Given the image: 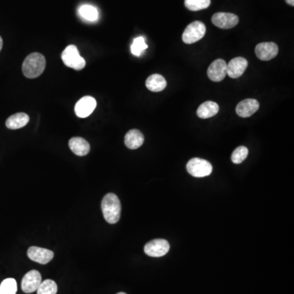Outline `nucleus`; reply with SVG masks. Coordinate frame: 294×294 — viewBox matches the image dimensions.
<instances>
[{"mask_svg":"<svg viewBox=\"0 0 294 294\" xmlns=\"http://www.w3.org/2000/svg\"><path fill=\"white\" fill-rule=\"evenodd\" d=\"M46 59L39 52H33L26 56L22 65V72L26 78L35 79L43 74L45 70Z\"/></svg>","mask_w":294,"mask_h":294,"instance_id":"f257e3e1","label":"nucleus"},{"mask_svg":"<svg viewBox=\"0 0 294 294\" xmlns=\"http://www.w3.org/2000/svg\"><path fill=\"white\" fill-rule=\"evenodd\" d=\"M101 210L108 223H117L121 213V204L118 196L113 193L105 195L101 202Z\"/></svg>","mask_w":294,"mask_h":294,"instance_id":"f03ea898","label":"nucleus"},{"mask_svg":"<svg viewBox=\"0 0 294 294\" xmlns=\"http://www.w3.org/2000/svg\"><path fill=\"white\" fill-rule=\"evenodd\" d=\"M62 59L67 67L76 71H81L86 66L85 60L80 56L77 47L75 45H69L66 47L62 54Z\"/></svg>","mask_w":294,"mask_h":294,"instance_id":"7ed1b4c3","label":"nucleus"},{"mask_svg":"<svg viewBox=\"0 0 294 294\" xmlns=\"http://www.w3.org/2000/svg\"><path fill=\"white\" fill-rule=\"evenodd\" d=\"M206 33V26L203 22H192L187 26L183 34V40L187 44H192L204 38Z\"/></svg>","mask_w":294,"mask_h":294,"instance_id":"20e7f679","label":"nucleus"},{"mask_svg":"<svg viewBox=\"0 0 294 294\" xmlns=\"http://www.w3.org/2000/svg\"><path fill=\"white\" fill-rule=\"evenodd\" d=\"M187 172L195 178L209 176L213 172V166L209 162L200 158H193L187 164Z\"/></svg>","mask_w":294,"mask_h":294,"instance_id":"39448f33","label":"nucleus"},{"mask_svg":"<svg viewBox=\"0 0 294 294\" xmlns=\"http://www.w3.org/2000/svg\"><path fill=\"white\" fill-rule=\"evenodd\" d=\"M170 245L165 240L156 239L150 241L145 245L144 251L146 255L153 258H160L169 251Z\"/></svg>","mask_w":294,"mask_h":294,"instance_id":"423d86ee","label":"nucleus"},{"mask_svg":"<svg viewBox=\"0 0 294 294\" xmlns=\"http://www.w3.org/2000/svg\"><path fill=\"white\" fill-rule=\"evenodd\" d=\"M212 22L218 28L228 30L237 26L239 23L238 16L233 13H217L212 18Z\"/></svg>","mask_w":294,"mask_h":294,"instance_id":"0eeeda50","label":"nucleus"},{"mask_svg":"<svg viewBox=\"0 0 294 294\" xmlns=\"http://www.w3.org/2000/svg\"><path fill=\"white\" fill-rule=\"evenodd\" d=\"M42 283L40 273L35 270L29 271L23 277L22 281V289L26 293L35 292Z\"/></svg>","mask_w":294,"mask_h":294,"instance_id":"6e6552de","label":"nucleus"},{"mask_svg":"<svg viewBox=\"0 0 294 294\" xmlns=\"http://www.w3.org/2000/svg\"><path fill=\"white\" fill-rule=\"evenodd\" d=\"M97 106V101L90 96H85L78 101L75 106V114L80 118H86L92 114Z\"/></svg>","mask_w":294,"mask_h":294,"instance_id":"1a4fd4ad","label":"nucleus"},{"mask_svg":"<svg viewBox=\"0 0 294 294\" xmlns=\"http://www.w3.org/2000/svg\"><path fill=\"white\" fill-rule=\"evenodd\" d=\"M279 47L273 42L261 43L255 47L256 56L262 61H270L278 55Z\"/></svg>","mask_w":294,"mask_h":294,"instance_id":"9d476101","label":"nucleus"},{"mask_svg":"<svg viewBox=\"0 0 294 294\" xmlns=\"http://www.w3.org/2000/svg\"><path fill=\"white\" fill-rule=\"evenodd\" d=\"M27 255H28V258L34 262L44 265L52 261L54 257V253L49 249L32 246L28 249Z\"/></svg>","mask_w":294,"mask_h":294,"instance_id":"9b49d317","label":"nucleus"},{"mask_svg":"<svg viewBox=\"0 0 294 294\" xmlns=\"http://www.w3.org/2000/svg\"><path fill=\"white\" fill-rule=\"evenodd\" d=\"M248 61L244 57L233 58L226 66V73L232 79L241 77L247 69Z\"/></svg>","mask_w":294,"mask_h":294,"instance_id":"f8f14e48","label":"nucleus"},{"mask_svg":"<svg viewBox=\"0 0 294 294\" xmlns=\"http://www.w3.org/2000/svg\"><path fill=\"white\" fill-rule=\"evenodd\" d=\"M226 66L225 61L217 59L211 63L208 69V76L212 81L220 82L224 80L226 73Z\"/></svg>","mask_w":294,"mask_h":294,"instance_id":"ddd939ff","label":"nucleus"},{"mask_svg":"<svg viewBox=\"0 0 294 294\" xmlns=\"http://www.w3.org/2000/svg\"><path fill=\"white\" fill-rule=\"evenodd\" d=\"M260 105L256 99H245L237 106V114L242 118H249L258 111Z\"/></svg>","mask_w":294,"mask_h":294,"instance_id":"4468645a","label":"nucleus"},{"mask_svg":"<svg viewBox=\"0 0 294 294\" xmlns=\"http://www.w3.org/2000/svg\"><path fill=\"white\" fill-rule=\"evenodd\" d=\"M144 135L138 129H132L125 135V144L128 148L136 150L144 143Z\"/></svg>","mask_w":294,"mask_h":294,"instance_id":"2eb2a0df","label":"nucleus"},{"mask_svg":"<svg viewBox=\"0 0 294 294\" xmlns=\"http://www.w3.org/2000/svg\"><path fill=\"white\" fill-rule=\"evenodd\" d=\"M69 146L71 151L78 156H84L90 151V145L83 138H72L69 141Z\"/></svg>","mask_w":294,"mask_h":294,"instance_id":"dca6fc26","label":"nucleus"},{"mask_svg":"<svg viewBox=\"0 0 294 294\" xmlns=\"http://www.w3.org/2000/svg\"><path fill=\"white\" fill-rule=\"evenodd\" d=\"M146 86L151 92H161L167 86V81L161 75L154 74L147 78Z\"/></svg>","mask_w":294,"mask_h":294,"instance_id":"f3484780","label":"nucleus"},{"mask_svg":"<svg viewBox=\"0 0 294 294\" xmlns=\"http://www.w3.org/2000/svg\"><path fill=\"white\" fill-rule=\"evenodd\" d=\"M30 121V117L26 113H17L10 116L6 121V126L8 129L12 130L22 129L25 127Z\"/></svg>","mask_w":294,"mask_h":294,"instance_id":"a211bd4d","label":"nucleus"},{"mask_svg":"<svg viewBox=\"0 0 294 294\" xmlns=\"http://www.w3.org/2000/svg\"><path fill=\"white\" fill-rule=\"evenodd\" d=\"M219 111V105L214 101H208L199 106L197 110V115L200 119H208L216 114Z\"/></svg>","mask_w":294,"mask_h":294,"instance_id":"6ab92c4d","label":"nucleus"},{"mask_svg":"<svg viewBox=\"0 0 294 294\" xmlns=\"http://www.w3.org/2000/svg\"><path fill=\"white\" fill-rule=\"evenodd\" d=\"M79 14L83 19L88 22H96L99 18L98 10L92 5H82L79 9Z\"/></svg>","mask_w":294,"mask_h":294,"instance_id":"aec40b11","label":"nucleus"},{"mask_svg":"<svg viewBox=\"0 0 294 294\" xmlns=\"http://www.w3.org/2000/svg\"><path fill=\"white\" fill-rule=\"evenodd\" d=\"M211 0H185V6L190 11H200L210 6Z\"/></svg>","mask_w":294,"mask_h":294,"instance_id":"412c9836","label":"nucleus"},{"mask_svg":"<svg viewBox=\"0 0 294 294\" xmlns=\"http://www.w3.org/2000/svg\"><path fill=\"white\" fill-rule=\"evenodd\" d=\"M57 285L52 279H46L42 282L37 289V294H56Z\"/></svg>","mask_w":294,"mask_h":294,"instance_id":"4be33fe9","label":"nucleus"},{"mask_svg":"<svg viewBox=\"0 0 294 294\" xmlns=\"http://www.w3.org/2000/svg\"><path fill=\"white\" fill-rule=\"evenodd\" d=\"M148 48L143 37H138L133 40L131 46V52L134 56H140L144 52L145 50Z\"/></svg>","mask_w":294,"mask_h":294,"instance_id":"5701e85b","label":"nucleus"},{"mask_svg":"<svg viewBox=\"0 0 294 294\" xmlns=\"http://www.w3.org/2000/svg\"><path fill=\"white\" fill-rule=\"evenodd\" d=\"M18 285L15 279L9 278L0 284V294H16Z\"/></svg>","mask_w":294,"mask_h":294,"instance_id":"b1692460","label":"nucleus"},{"mask_svg":"<svg viewBox=\"0 0 294 294\" xmlns=\"http://www.w3.org/2000/svg\"><path fill=\"white\" fill-rule=\"evenodd\" d=\"M249 155V150L245 146H239L234 152L232 153L231 161L236 164H239L245 161Z\"/></svg>","mask_w":294,"mask_h":294,"instance_id":"393cba45","label":"nucleus"},{"mask_svg":"<svg viewBox=\"0 0 294 294\" xmlns=\"http://www.w3.org/2000/svg\"><path fill=\"white\" fill-rule=\"evenodd\" d=\"M285 1L290 6H294V0H285Z\"/></svg>","mask_w":294,"mask_h":294,"instance_id":"a878e982","label":"nucleus"},{"mask_svg":"<svg viewBox=\"0 0 294 294\" xmlns=\"http://www.w3.org/2000/svg\"><path fill=\"white\" fill-rule=\"evenodd\" d=\"M3 48V39L2 38H1V36H0V52H1V50H2Z\"/></svg>","mask_w":294,"mask_h":294,"instance_id":"bb28decb","label":"nucleus"},{"mask_svg":"<svg viewBox=\"0 0 294 294\" xmlns=\"http://www.w3.org/2000/svg\"><path fill=\"white\" fill-rule=\"evenodd\" d=\"M117 294H126V293H125V292H119V293Z\"/></svg>","mask_w":294,"mask_h":294,"instance_id":"cd10ccee","label":"nucleus"}]
</instances>
